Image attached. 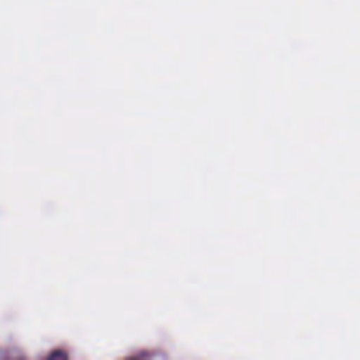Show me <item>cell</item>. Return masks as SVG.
Instances as JSON below:
<instances>
[]
</instances>
